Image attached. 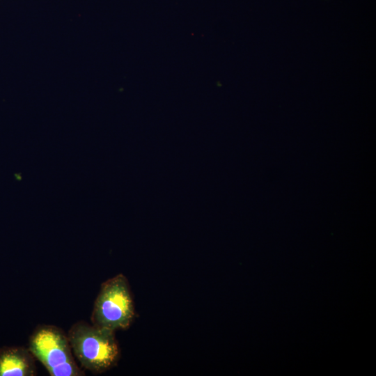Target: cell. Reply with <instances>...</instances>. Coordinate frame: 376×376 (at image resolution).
Instances as JSON below:
<instances>
[{
	"label": "cell",
	"instance_id": "1",
	"mask_svg": "<svg viewBox=\"0 0 376 376\" xmlns=\"http://www.w3.org/2000/svg\"><path fill=\"white\" fill-rule=\"evenodd\" d=\"M115 332L79 321L71 326L67 335L81 366L94 373H102L116 366L120 357Z\"/></svg>",
	"mask_w": 376,
	"mask_h": 376
},
{
	"label": "cell",
	"instance_id": "2",
	"mask_svg": "<svg viewBox=\"0 0 376 376\" xmlns=\"http://www.w3.org/2000/svg\"><path fill=\"white\" fill-rule=\"evenodd\" d=\"M135 318L133 297L123 274L102 283L91 315L92 324L112 331L129 328Z\"/></svg>",
	"mask_w": 376,
	"mask_h": 376
},
{
	"label": "cell",
	"instance_id": "4",
	"mask_svg": "<svg viewBox=\"0 0 376 376\" xmlns=\"http://www.w3.org/2000/svg\"><path fill=\"white\" fill-rule=\"evenodd\" d=\"M36 375L35 357L28 348L19 346L0 348V376Z\"/></svg>",
	"mask_w": 376,
	"mask_h": 376
},
{
	"label": "cell",
	"instance_id": "3",
	"mask_svg": "<svg viewBox=\"0 0 376 376\" xmlns=\"http://www.w3.org/2000/svg\"><path fill=\"white\" fill-rule=\"evenodd\" d=\"M28 349L51 376H84L75 362L68 335L54 325H39L31 334Z\"/></svg>",
	"mask_w": 376,
	"mask_h": 376
}]
</instances>
